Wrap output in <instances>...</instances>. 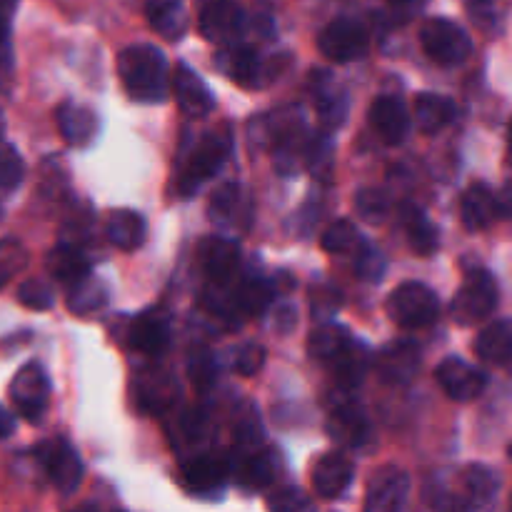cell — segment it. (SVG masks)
<instances>
[{"mask_svg":"<svg viewBox=\"0 0 512 512\" xmlns=\"http://www.w3.org/2000/svg\"><path fill=\"white\" fill-rule=\"evenodd\" d=\"M455 113H458L455 103L450 98H445V95L425 90V93H420L415 98V123H418V128L425 135L440 133L443 128H448L455 120Z\"/></svg>","mask_w":512,"mask_h":512,"instance_id":"27","label":"cell"},{"mask_svg":"<svg viewBox=\"0 0 512 512\" xmlns=\"http://www.w3.org/2000/svg\"><path fill=\"white\" fill-rule=\"evenodd\" d=\"M10 20H13V10L0 8V48L10 45Z\"/></svg>","mask_w":512,"mask_h":512,"instance_id":"52","label":"cell"},{"mask_svg":"<svg viewBox=\"0 0 512 512\" xmlns=\"http://www.w3.org/2000/svg\"><path fill=\"white\" fill-rule=\"evenodd\" d=\"M268 508L290 510V512L310 510V508H313V500H310L308 495H305L300 488H283V490H278L275 495H270Z\"/></svg>","mask_w":512,"mask_h":512,"instance_id":"48","label":"cell"},{"mask_svg":"<svg viewBox=\"0 0 512 512\" xmlns=\"http://www.w3.org/2000/svg\"><path fill=\"white\" fill-rule=\"evenodd\" d=\"M360 243H363V238H360L358 228L350 220H335L323 233V240H320V245L333 255L355 253L360 248Z\"/></svg>","mask_w":512,"mask_h":512,"instance_id":"36","label":"cell"},{"mask_svg":"<svg viewBox=\"0 0 512 512\" xmlns=\"http://www.w3.org/2000/svg\"><path fill=\"white\" fill-rule=\"evenodd\" d=\"M350 343H353V338H350L348 330L340 328V325L328 323V325H320V328H315L313 333H310L308 350L313 358L325 360V363H333V360L338 358Z\"/></svg>","mask_w":512,"mask_h":512,"instance_id":"33","label":"cell"},{"mask_svg":"<svg viewBox=\"0 0 512 512\" xmlns=\"http://www.w3.org/2000/svg\"><path fill=\"white\" fill-rule=\"evenodd\" d=\"M355 465L353 460L345 453H328L315 463L313 470V490L318 493V498L323 500H335L348 490V485L353 483Z\"/></svg>","mask_w":512,"mask_h":512,"instance_id":"18","label":"cell"},{"mask_svg":"<svg viewBox=\"0 0 512 512\" xmlns=\"http://www.w3.org/2000/svg\"><path fill=\"white\" fill-rule=\"evenodd\" d=\"M330 433L338 443L348 445V448H365L373 438V428H370L365 413L350 400H340L330 410Z\"/></svg>","mask_w":512,"mask_h":512,"instance_id":"19","label":"cell"},{"mask_svg":"<svg viewBox=\"0 0 512 512\" xmlns=\"http://www.w3.org/2000/svg\"><path fill=\"white\" fill-rule=\"evenodd\" d=\"M35 460L43 465L48 473L50 483L58 488V493L73 495L83 483V463H80L78 453L73 445L63 438L45 440L35 448Z\"/></svg>","mask_w":512,"mask_h":512,"instance_id":"6","label":"cell"},{"mask_svg":"<svg viewBox=\"0 0 512 512\" xmlns=\"http://www.w3.org/2000/svg\"><path fill=\"white\" fill-rule=\"evenodd\" d=\"M385 273V258L375 245L360 243V248L355 250V275L365 283H378Z\"/></svg>","mask_w":512,"mask_h":512,"instance_id":"40","label":"cell"},{"mask_svg":"<svg viewBox=\"0 0 512 512\" xmlns=\"http://www.w3.org/2000/svg\"><path fill=\"white\" fill-rule=\"evenodd\" d=\"M140 390H143L140 398H143V403L148 405V408H165V405L173 403L175 398V383L165 373L150 375Z\"/></svg>","mask_w":512,"mask_h":512,"instance_id":"42","label":"cell"},{"mask_svg":"<svg viewBox=\"0 0 512 512\" xmlns=\"http://www.w3.org/2000/svg\"><path fill=\"white\" fill-rule=\"evenodd\" d=\"M230 150H233V133H230L228 128L210 130V133L195 145L190 158L185 160L178 178V193L183 195V198H190L205 180H210L220 168H223Z\"/></svg>","mask_w":512,"mask_h":512,"instance_id":"2","label":"cell"},{"mask_svg":"<svg viewBox=\"0 0 512 512\" xmlns=\"http://www.w3.org/2000/svg\"><path fill=\"white\" fill-rule=\"evenodd\" d=\"M465 13L473 20V25H478L483 33L495 35L500 28V15L495 0H463Z\"/></svg>","mask_w":512,"mask_h":512,"instance_id":"43","label":"cell"},{"mask_svg":"<svg viewBox=\"0 0 512 512\" xmlns=\"http://www.w3.org/2000/svg\"><path fill=\"white\" fill-rule=\"evenodd\" d=\"M3 135H5V115L3 110H0V140H3Z\"/></svg>","mask_w":512,"mask_h":512,"instance_id":"56","label":"cell"},{"mask_svg":"<svg viewBox=\"0 0 512 512\" xmlns=\"http://www.w3.org/2000/svg\"><path fill=\"white\" fill-rule=\"evenodd\" d=\"M248 20L235 0H210L200 10V33L215 45L238 43L243 38Z\"/></svg>","mask_w":512,"mask_h":512,"instance_id":"9","label":"cell"},{"mask_svg":"<svg viewBox=\"0 0 512 512\" xmlns=\"http://www.w3.org/2000/svg\"><path fill=\"white\" fill-rule=\"evenodd\" d=\"M215 65L228 75L233 83L243 85V88H258V85L265 83V63L260 60L258 50L253 45L245 43H230L223 45L218 55H215Z\"/></svg>","mask_w":512,"mask_h":512,"instance_id":"11","label":"cell"},{"mask_svg":"<svg viewBox=\"0 0 512 512\" xmlns=\"http://www.w3.org/2000/svg\"><path fill=\"white\" fill-rule=\"evenodd\" d=\"M65 303H68L70 313L90 315L95 310L105 308V303H108V288L100 280H95L93 275H88V278L70 285V293L65 298Z\"/></svg>","mask_w":512,"mask_h":512,"instance_id":"34","label":"cell"},{"mask_svg":"<svg viewBox=\"0 0 512 512\" xmlns=\"http://www.w3.org/2000/svg\"><path fill=\"white\" fill-rule=\"evenodd\" d=\"M368 30L355 18H338L325 25L318 38V48L333 63H353L368 53Z\"/></svg>","mask_w":512,"mask_h":512,"instance_id":"8","label":"cell"},{"mask_svg":"<svg viewBox=\"0 0 512 512\" xmlns=\"http://www.w3.org/2000/svg\"><path fill=\"white\" fill-rule=\"evenodd\" d=\"M370 128L383 143L400 145L410 133V113L405 103L395 95H380L370 105Z\"/></svg>","mask_w":512,"mask_h":512,"instance_id":"15","label":"cell"},{"mask_svg":"<svg viewBox=\"0 0 512 512\" xmlns=\"http://www.w3.org/2000/svg\"><path fill=\"white\" fill-rule=\"evenodd\" d=\"M145 18L155 33L165 40H180L188 30V10L183 0H148L145 3Z\"/></svg>","mask_w":512,"mask_h":512,"instance_id":"25","label":"cell"},{"mask_svg":"<svg viewBox=\"0 0 512 512\" xmlns=\"http://www.w3.org/2000/svg\"><path fill=\"white\" fill-rule=\"evenodd\" d=\"M475 353L483 363L495 368H512V323L498 320L490 323L475 340Z\"/></svg>","mask_w":512,"mask_h":512,"instance_id":"24","label":"cell"},{"mask_svg":"<svg viewBox=\"0 0 512 512\" xmlns=\"http://www.w3.org/2000/svg\"><path fill=\"white\" fill-rule=\"evenodd\" d=\"M0 8H8L15 13V8H18V0H0Z\"/></svg>","mask_w":512,"mask_h":512,"instance_id":"54","label":"cell"},{"mask_svg":"<svg viewBox=\"0 0 512 512\" xmlns=\"http://www.w3.org/2000/svg\"><path fill=\"white\" fill-rule=\"evenodd\" d=\"M118 75L130 98L138 103H163L168 98V60L155 45H128L118 55Z\"/></svg>","mask_w":512,"mask_h":512,"instance_id":"1","label":"cell"},{"mask_svg":"<svg viewBox=\"0 0 512 512\" xmlns=\"http://www.w3.org/2000/svg\"><path fill=\"white\" fill-rule=\"evenodd\" d=\"M508 163L512 165V120H510V133H508Z\"/></svg>","mask_w":512,"mask_h":512,"instance_id":"55","label":"cell"},{"mask_svg":"<svg viewBox=\"0 0 512 512\" xmlns=\"http://www.w3.org/2000/svg\"><path fill=\"white\" fill-rule=\"evenodd\" d=\"M273 295L275 288L270 283L260 278H248V280H240L235 285V290L230 293V300H233L235 310L243 315H255V313H263L270 303H273Z\"/></svg>","mask_w":512,"mask_h":512,"instance_id":"32","label":"cell"},{"mask_svg":"<svg viewBox=\"0 0 512 512\" xmlns=\"http://www.w3.org/2000/svg\"><path fill=\"white\" fill-rule=\"evenodd\" d=\"M18 300L30 310H48L53 308L55 295H53V288H50L45 280L30 278L18 288Z\"/></svg>","mask_w":512,"mask_h":512,"instance_id":"44","label":"cell"},{"mask_svg":"<svg viewBox=\"0 0 512 512\" xmlns=\"http://www.w3.org/2000/svg\"><path fill=\"white\" fill-rule=\"evenodd\" d=\"M510 460H512V445H510Z\"/></svg>","mask_w":512,"mask_h":512,"instance_id":"57","label":"cell"},{"mask_svg":"<svg viewBox=\"0 0 512 512\" xmlns=\"http://www.w3.org/2000/svg\"><path fill=\"white\" fill-rule=\"evenodd\" d=\"M403 228L410 248L418 255L435 253V248L440 245L438 228L430 223V218L418 208V205H405L403 208Z\"/></svg>","mask_w":512,"mask_h":512,"instance_id":"30","label":"cell"},{"mask_svg":"<svg viewBox=\"0 0 512 512\" xmlns=\"http://www.w3.org/2000/svg\"><path fill=\"white\" fill-rule=\"evenodd\" d=\"M385 310L400 328L420 330L430 328L440 318V300L428 285L408 280L390 293Z\"/></svg>","mask_w":512,"mask_h":512,"instance_id":"3","label":"cell"},{"mask_svg":"<svg viewBox=\"0 0 512 512\" xmlns=\"http://www.w3.org/2000/svg\"><path fill=\"white\" fill-rule=\"evenodd\" d=\"M460 218L463 225L473 233L490 228L500 215V200L485 183H473L460 200Z\"/></svg>","mask_w":512,"mask_h":512,"instance_id":"20","label":"cell"},{"mask_svg":"<svg viewBox=\"0 0 512 512\" xmlns=\"http://www.w3.org/2000/svg\"><path fill=\"white\" fill-rule=\"evenodd\" d=\"M305 163H308L310 173L320 180H330L335 165V145L328 133L318 135L308 143V153H305Z\"/></svg>","mask_w":512,"mask_h":512,"instance_id":"37","label":"cell"},{"mask_svg":"<svg viewBox=\"0 0 512 512\" xmlns=\"http://www.w3.org/2000/svg\"><path fill=\"white\" fill-rule=\"evenodd\" d=\"M238 208H240V185L235 183L220 185V188L213 193V198H210V208H208L210 220H215V223H228Z\"/></svg>","mask_w":512,"mask_h":512,"instance_id":"41","label":"cell"},{"mask_svg":"<svg viewBox=\"0 0 512 512\" xmlns=\"http://www.w3.org/2000/svg\"><path fill=\"white\" fill-rule=\"evenodd\" d=\"M15 433V418L13 413H8V410L0 405V438H10V435Z\"/></svg>","mask_w":512,"mask_h":512,"instance_id":"53","label":"cell"},{"mask_svg":"<svg viewBox=\"0 0 512 512\" xmlns=\"http://www.w3.org/2000/svg\"><path fill=\"white\" fill-rule=\"evenodd\" d=\"M420 45L428 53L430 60L438 65H460L473 53V40L460 28L458 23L448 18H430L420 28Z\"/></svg>","mask_w":512,"mask_h":512,"instance_id":"4","label":"cell"},{"mask_svg":"<svg viewBox=\"0 0 512 512\" xmlns=\"http://www.w3.org/2000/svg\"><path fill=\"white\" fill-rule=\"evenodd\" d=\"M145 233H148V225L145 218L135 210H115L108 218L105 225V238L110 245H115L118 250H135L145 243Z\"/></svg>","mask_w":512,"mask_h":512,"instance_id":"28","label":"cell"},{"mask_svg":"<svg viewBox=\"0 0 512 512\" xmlns=\"http://www.w3.org/2000/svg\"><path fill=\"white\" fill-rule=\"evenodd\" d=\"M380 380L388 385H408L420 370V348L413 340H393L375 360Z\"/></svg>","mask_w":512,"mask_h":512,"instance_id":"14","label":"cell"},{"mask_svg":"<svg viewBox=\"0 0 512 512\" xmlns=\"http://www.w3.org/2000/svg\"><path fill=\"white\" fill-rule=\"evenodd\" d=\"M498 283L488 270H473L453 298V318L460 325H475L488 318L498 305Z\"/></svg>","mask_w":512,"mask_h":512,"instance_id":"5","label":"cell"},{"mask_svg":"<svg viewBox=\"0 0 512 512\" xmlns=\"http://www.w3.org/2000/svg\"><path fill=\"white\" fill-rule=\"evenodd\" d=\"M25 165L20 160V155L15 153V148L5 145L0 148V193H10V190L18 188L23 183Z\"/></svg>","mask_w":512,"mask_h":512,"instance_id":"45","label":"cell"},{"mask_svg":"<svg viewBox=\"0 0 512 512\" xmlns=\"http://www.w3.org/2000/svg\"><path fill=\"white\" fill-rule=\"evenodd\" d=\"M333 370H335V380H338L343 388H355V385L363 380L365 370H368V353H365L363 345L353 343L333 360Z\"/></svg>","mask_w":512,"mask_h":512,"instance_id":"35","label":"cell"},{"mask_svg":"<svg viewBox=\"0 0 512 512\" xmlns=\"http://www.w3.org/2000/svg\"><path fill=\"white\" fill-rule=\"evenodd\" d=\"M198 263L213 285L233 283L240 265L238 243L230 238H220V235H210V238L200 240Z\"/></svg>","mask_w":512,"mask_h":512,"instance_id":"13","label":"cell"},{"mask_svg":"<svg viewBox=\"0 0 512 512\" xmlns=\"http://www.w3.org/2000/svg\"><path fill=\"white\" fill-rule=\"evenodd\" d=\"M173 93L180 110H183L185 115H190V118H203V115L213 113V93H210L205 80L200 78L190 65L178 63V68H175L173 73Z\"/></svg>","mask_w":512,"mask_h":512,"instance_id":"16","label":"cell"},{"mask_svg":"<svg viewBox=\"0 0 512 512\" xmlns=\"http://www.w3.org/2000/svg\"><path fill=\"white\" fill-rule=\"evenodd\" d=\"M125 340L138 353L160 355L170 343L168 318L163 313H158V310L140 313L138 318L130 320L128 330H125Z\"/></svg>","mask_w":512,"mask_h":512,"instance_id":"17","label":"cell"},{"mask_svg":"<svg viewBox=\"0 0 512 512\" xmlns=\"http://www.w3.org/2000/svg\"><path fill=\"white\" fill-rule=\"evenodd\" d=\"M45 268H48L50 278L70 288V285L78 283V280L88 278L90 258L85 255V250L80 248L78 243H60L48 253Z\"/></svg>","mask_w":512,"mask_h":512,"instance_id":"22","label":"cell"},{"mask_svg":"<svg viewBox=\"0 0 512 512\" xmlns=\"http://www.w3.org/2000/svg\"><path fill=\"white\" fill-rule=\"evenodd\" d=\"M498 200H500V215H503V218H512V178L503 185V190L498 193Z\"/></svg>","mask_w":512,"mask_h":512,"instance_id":"51","label":"cell"},{"mask_svg":"<svg viewBox=\"0 0 512 512\" xmlns=\"http://www.w3.org/2000/svg\"><path fill=\"white\" fill-rule=\"evenodd\" d=\"M440 388L458 403H470V400L480 398L488 385V375L475 365L465 363L460 358H445L435 370Z\"/></svg>","mask_w":512,"mask_h":512,"instance_id":"12","label":"cell"},{"mask_svg":"<svg viewBox=\"0 0 512 512\" xmlns=\"http://www.w3.org/2000/svg\"><path fill=\"white\" fill-rule=\"evenodd\" d=\"M355 213L370 225H378L388 218L390 213V198L383 193V190H375V188H363L355 193Z\"/></svg>","mask_w":512,"mask_h":512,"instance_id":"38","label":"cell"},{"mask_svg":"<svg viewBox=\"0 0 512 512\" xmlns=\"http://www.w3.org/2000/svg\"><path fill=\"white\" fill-rule=\"evenodd\" d=\"M25 260H28L25 258V250L20 248L15 240H5V243H0V288H3V285L8 283L20 268H23Z\"/></svg>","mask_w":512,"mask_h":512,"instance_id":"46","label":"cell"},{"mask_svg":"<svg viewBox=\"0 0 512 512\" xmlns=\"http://www.w3.org/2000/svg\"><path fill=\"white\" fill-rule=\"evenodd\" d=\"M385 5H388L395 23L403 25V23H410V20H413L415 15L428 5V0H385Z\"/></svg>","mask_w":512,"mask_h":512,"instance_id":"50","label":"cell"},{"mask_svg":"<svg viewBox=\"0 0 512 512\" xmlns=\"http://www.w3.org/2000/svg\"><path fill=\"white\" fill-rule=\"evenodd\" d=\"M55 120H58V130L63 140L73 148H85L88 143H93L95 133H98V118L85 105L63 103L55 113Z\"/></svg>","mask_w":512,"mask_h":512,"instance_id":"23","label":"cell"},{"mask_svg":"<svg viewBox=\"0 0 512 512\" xmlns=\"http://www.w3.org/2000/svg\"><path fill=\"white\" fill-rule=\"evenodd\" d=\"M460 490H463L460 505H465V508H485L498 495L500 478L485 465H468L460 475Z\"/></svg>","mask_w":512,"mask_h":512,"instance_id":"26","label":"cell"},{"mask_svg":"<svg viewBox=\"0 0 512 512\" xmlns=\"http://www.w3.org/2000/svg\"><path fill=\"white\" fill-rule=\"evenodd\" d=\"M275 475H278V455L273 450H253L245 455L243 465H240V480L250 490L268 488Z\"/></svg>","mask_w":512,"mask_h":512,"instance_id":"31","label":"cell"},{"mask_svg":"<svg viewBox=\"0 0 512 512\" xmlns=\"http://www.w3.org/2000/svg\"><path fill=\"white\" fill-rule=\"evenodd\" d=\"M310 303H313L315 315H323V318H328V315H333L335 310H338L340 290L323 285V288H318L313 295H310Z\"/></svg>","mask_w":512,"mask_h":512,"instance_id":"49","label":"cell"},{"mask_svg":"<svg viewBox=\"0 0 512 512\" xmlns=\"http://www.w3.org/2000/svg\"><path fill=\"white\" fill-rule=\"evenodd\" d=\"M315 108H318L320 123L325 130H335L348 118V95L330 83L328 75H318L315 88Z\"/></svg>","mask_w":512,"mask_h":512,"instance_id":"29","label":"cell"},{"mask_svg":"<svg viewBox=\"0 0 512 512\" xmlns=\"http://www.w3.org/2000/svg\"><path fill=\"white\" fill-rule=\"evenodd\" d=\"M410 498V478L400 468H380L370 478L365 493V510L370 512H398Z\"/></svg>","mask_w":512,"mask_h":512,"instance_id":"10","label":"cell"},{"mask_svg":"<svg viewBox=\"0 0 512 512\" xmlns=\"http://www.w3.org/2000/svg\"><path fill=\"white\" fill-rule=\"evenodd\" d=\"M10 400L28 423L43 420L50 400V378L43 365L28 363L15 373L13 383H10Z\"/></svg>","mask_w":512,"mask_h":512,"instance_id":"7","label":"cell"},{"mask_svg":"<svg viewBox=\"0 0 512 512\" xmlns=\"http://www.w3.org/2000/svg\"><path fill=\"white\" fill-rule=\"evenodd\" d=\"M263 365H265L263 345H258V343L240 345L238 353H235V370H238L240 375L250 378V375L260 373V368H263Z\"/></svg>","mask_w":512,"mask_h":512,"instance_id":"47","label":"cell"},{"mask_svg":"<svg viewBox=\"0 0 512 512\" xmlns=\"http://www.w3.org/2000/svg\"><path fill=\"white\" fill-rule=\"evenodd\" d=\"M188 375L195 388L208 390L215 383V378H218V363H215L213 353L205 348L193 350L188 358Z\"/></svg>","mask_w":512,"mask_h":512,"instance_id":"39","label":"cell"},{"mask_svg":"<svg viewBox=\"0 0 512 512\" xmlns=\"http://www.w3.org/2000/svg\"><path fill=\"white\" fill-rule=\"evenodd\" d=\"M230 465L223 458H215V455H195L193 460L180 468V478L183 485L195 495L215 493V490L223 488V483L228 480Z\"/></svg>","mask_w":512,"mask_h":512,"instance_id":"21","label":"cell"}]
</instances>
